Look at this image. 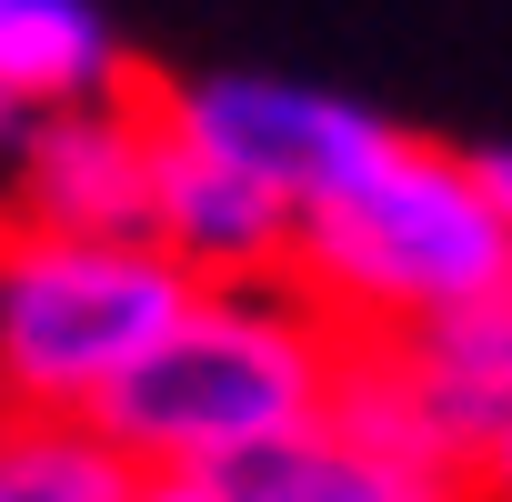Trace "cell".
<instances>
[{
  "label": "cell",
  "instance_id": "7c38bea8",
  "mask_svg": "<svg viewBox=\"0 0 512 502\" xmlns=\"http://www.w3.org/2000/svg\"><path fill=\"white\" fill-rule=\"evenodd\" d=\"M472 181H482V201H492V221H502V241H512V141L472 151Z\"/></svg>",
  "mask_w": 512,
  "mask_h": 502
},
{
  "label": "cell",
  "instance_id": "ba28073f",
  "mask_svg": "<svg viewBox=\"0 0 512 502\" xmlns=\"http://www.w3.org/2000/svg\"><path fill=\"white\" fill-rule=\"evenodd\" d=\"M392 352H402L412 402L432 412V432H442V442L462 452V472H472L482 432L512 412V272H502L492 292H472L462 312H442V322L402 332Z\"/></svg>",
  "mask_w": 512,
  "mask_h": 502
},
{
  "label": "cell",
  "instance_id": "30bf717a",
  "mask_svg": "<svg viewBox=\"0 0 512 502\" xmlns=\"http://www.w3.org/2000/svg\"><path fill=\"white\" fill-rule=\"evenodd\" d=\"M141 462L91 412H21L0 402V502H131Z\"/></svg>",
  "mask_w": 512,
  "mask_h": 502
},
{
  "label": "cell",
  "instance_id": "5b68a950",
  "mask_svg": "<svg viewBox=\"0 0 512 502\" xmlns=\"http://www.w3.org/2000/svg\"><path fill=\"white\" fill-rule=\"evenodd\" d=\"M151 101H71L41 111L11 191H0V221L11 231H61V241H151Z\"/></svg>",
  "mask_w": 512,
  "mask_h": 502
},
{
  "label": "cell",
  "instance_id": "8fae6325",
  "mask_svg": "<svg viewBox=\"0 0 512 502\" xmlns=\"http://www.w3.org/2000/svg\"><path fill=\"white\" fill-rule=\"evenodd\" d=\"M131 502H231V482L221 472H141Z\"/></svg>",
  "mask_w": 512,
  "mask_h": 502
},
{
  "label": "cell",
  "instance_id": "3957f363",
  "mask_svg": "<svg viewBox=\"0 0 512 502\" xmlns=\"http://www.w3.org/2000/svg\"><path fill=\"white\" fill-rule=\"evenodd\" d=\"M201 282L161 241H61L0 231V402L101 412L111 382L181 322Z\"/></svg>",
  "mask_w": 512,
  "mask_h": 502
},
{
  "label": "cell",
  "instance_id": "9c48e42d",
  "mask_svg": "<svg viewBox=\"0 0 512 502\" xmlns=\"http://www.w3.org/2000/svg\"><path fill=\"white\" fill-rule=\"evenodd\" d=\"M121 91V31L101 0H0V101L11 111H71Z\"/></svg>",
  "mask_w": 512,
  "mask_h": 502
},
{
  "label": "cell",
  "instance_id": "52a82bcc",
  "mask_svg": "<svg viewBox=\"0 0 512 502\" xmlns=\"http://www.w3.org/2000/svg\"><path fill=\"white\" fill-rule=\"evenodd\" d=\"M221 482H231V502H462L472 492V472L392 452V442H372V432H352L332 412L302 422V432H282L272 452L231 462Z\"/></svg>",
  "mask_w": 512,
  "mask_h": 502
},
{
  "label": "cell",
  "instance_id": "6da1fadb",
  "mask_svg": "<svg viewBox=\"0 0 512 502\" xmlns=\"http://www.w3.org/2000/svg\"><path fill=\"white\" fill-rule=\"evenodd\" d=\"M332 372H342V332L292 282H201L91 422L141 472H231L282 432L322 422Z\"/></svg>",
  "mask_w": 512,
  "mask_h": 502
},
{
  "label": "cell",
  "instance_id": "277c9868",
  "mask_svg": "<svg viewBox=\"0 0 512 502\" xmlns=\"http://www.w3.org/2000/svg\"><path fill=\"white\" fill-rule=\"evenodd\" d=\"M151 121L181 131V141H201L211 161L251 171L262 191H282L292 211L392 141L382 111H362V101H342V91H312V81H272V71H211V81H181V91L151 101Z\"/></svg>",
  "mask_w": 512,
  "mask_h": 502
},
{
  "label": "cell",
  "instance_id": "8992f818",
  "mask_svg": "<svg viewBox=\"0 0 512 502\" xmlns=\"http://www.w3.org/2000/svg\"><path fill=\"white\" fill-rule=\"evenodd\" d=\"M151 241L171 251L191 282H282L292 201L262 191L251 171H231V161H211L201 141L161 131V151H151Z\"/></svg>",
  "mask_w": 512,
  "mask_h": 502
},
{
  "label": "cell",
  "instance_id": "4fadbf2b",
  "mask_svg": "<svg viewBox=\"0 0 512 502\" xmlns=\"http://www.w3.org/2000/svg\"><path fill=\"white\" fill-rule=\"evenodd\" d=\"M472 482H482V492H502V502H512V412H502V422H492V432H482V452H472Z\"/></svg>",
  "mask_w": 512,
  "mask_h": 502
},
{
  "label": "cell",
  "instance_id": "7a4b0ae2",
  "mask_svg": "<svg viewBox=\"0 0 512 502\" xmlns=\"http://www.w3.org/2000/svg\"><path fill=\"white\" fill-rule=\"evenodd\" d=\"M502 272H512V241L472 181V151H432L402 131L372 161H352L332 191H312L282 251V282L342 342H402L462 312L472 292H492Z\"/></svg>",
  "mask_w": 512,
  "mask_h": 502
}]
</instances>
